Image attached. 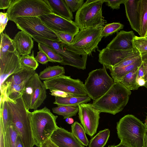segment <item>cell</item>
<instances>
[{"mask_svg":"<svg viewBox=\"0 0 147 147\" xmlns=\"http://www.w3.org/2000/svg\"><path fill=\"white\" fill-rule=\"evenodd\" d=\"M116 147H128L127 146H126L124 144H123L121 142H120V143L116 146Z\"/></svg>","mask_w":147,"mask_h":147,"instance_id":"db71d44e","label":"cell"},{"mask_svg":"<svg viewBox=\"0 0 147 147\" xmlns=\"http://www.w3.org/2000/svg\"><path fill=\"white\" fill-rule=\"evenodd\" d=\"M32 130L35 145L38 147L50 139L58 127L56 120L58 117L46 107L31 112Z\"/></svg>","mask_w":147,"mask_h":147,"instance_id":"277c9868","label":"cell"},{"mask_svg":"<svg viewBox=\"0 0 147 147\" xmlns=\"http://www.w3.org/2000/svg\"><path fill=\"white\" fill-rule=\"evenodd\" d=\"M0 55L7 52H14L16 50L13 39L5 33H2L0 34Z\"/></svg>","mask_w":147,"mask_h":147,"instance_id":"d6a6232c","label":"cell"},{"mask_svg":"<svg viewBox=\"0 0 147 147\" xmlns=\"http://www.w3.org/2000/svg\"><path fill=\"white\" fill-rule=\"evenodd\" d=\"M7 99L11 115V125L24 147H33L35 142L32 130L31 112L26 108L22 97L15 101Z\"/></svg>","mask_w":147,"mask_h":147,"instance_id":"6da1fadb","label":"cell"},{"mask_svg":"<svg viewBox=\"0 0 147 147\" xmlns=\"http://www.w3.org/2000/svg\"><path fill=\"white\" fill-rule=\"evenodd\" d=\"M0 124L2 125L5 134L7 128L11 124V115L7 98L1 94L0 102Z\"/></svg>","mask_w":147,"mask_h":147,"instance_id":"603a6c76","label":"cell"},{"mask_svg":"<svg viewBox=\"0 0 147 147\" xmlns=\"http://www.w3.org/2000/svg\"><path fill=\"white\" fill-rule=\"evenodd\" d=\"M110 135L108 129L100 131L90 140L88 147H104L107 143Z\"/></svg>","mask_w":147,"mask_h":147,"instance_id":"f546056e","label":"cell"},{"mask_svg":"<svg viewBox=\"0 0 147 147\" xmlns=\"http://www.w3.org/2000/svg\"><path fill=\"white\" fill-rule=\"evenodd\" d=\"M135 48L140 54L147 53V38L145 37L135 36L133 40Z\"/></svg>","mask_w":147,"mask_h":147,"instance_id":"74e56055","label":"cell"},{"mask_svg":"<svg viewBox=\"0 0 147 147\" xmlns=\"http://www.w3.org/2000/svg\"><path fill=\"white\" fill-rule=\"evenodd\" d=\"M105 0H87L76 12L75 22L80 30L104 26L107 23L102 14Z\"/></svg>","mask_w":147,"mask_h":147,"instance_id":"52a82bcc","label":"cell"},{"mask_svg":"<svg viewBox=\"0 0 147 147\" xmlns=\"http://www.w3.org/2000/svg\"><path fill=\"white\" fill-rule=\"evenodd\" d=\"M126 0H105L107 5L113 9H118L120 8L121 4H125Z\"/></svg>","mask_w":147,"mask_h":147,"instance_id":"b9f144b4","label":"cell"},{"mask_svg":"<svg viewBox=\"0 0 147 147\" xmlns=\"http://www.w3.org/2000/svg\"><path fill=\"white\" fill-rule=\"evenodd\" d=\"M13 22L18 28L32 36H37L60 41L55 32L48 27L39 17H21Z\"/></svg>","mask_w":147,"mask_h":147,"instance_id":"9c48e42d","label":"cell"},{"mask_svg":"<svg viewBox=\"0 0 147 147\" xmlns=\"http://www.w3.org/2000/svg\"><path fill=\"white\" fill-rule=\"evenodd\" d=\"M141 78H144V68L142 63L139 67L136 80Z\"/></svg>","mask_w":147,"mask_h":147,"instance_id":"c3c4849f","label":"cell"},{"mask_svg":"<svg viewBox=\"0 0 147 147\" xmlns=\"http://www.w3.org/2000/svg\"><path fill=\"white\" fill-rule=\"evenodd\" d=\"M16 147H24L20 137L18 136Z\"/></svg>","mask_w":147,"mask_h":147,"instance_id":"681fc988","label":"cell"},{"mask_svg":"<svg viewBox=\"0 0 147 147\" xmlns=\"http://www.w3.org/2000/svg\"><path fill=\"white\" fill-rule=\"evenodd\" d=\"M138 0H126L124 4L126 16L131 28L139 32V13L138 10Z\"/></svg>","mask_w":147,"mask_h":147,"instance_id":"ffe728a7","label":"cell"},{"mask_svg":"<svg viewBox=\"0 0 147 147\" xmlns=\"http://www.w3.org/2000/svg\"><path fill=\"white\" fill-rule=\"evenodd\" d=\"M131 94V91L121 83L115 82L105 94L93 101L92 104L100 113L115 115L123 110Z\"/></svg>","mask_w":147,"mask_h":147,"instance_id":"3957f363","label":"cell"},{"mask_svg":"<svg viewBox=\"0 0 147 147\" xmlns=\"http://www.w3.org/2000/svg\"><path fill=\"white\" fill-rule=\"evenodd\" d=\"M9 20L7 13L1 12L0 13V33H3Z\"/></svg>","mask_w":147,"mask_h":147,"instance_id":"7bdbcfd3","label":"cell"},{"mask_svg":"<svg viewBox=\"0 0 147 147\" xmlns=\"http://www.w3.org/2000/svg\"><path fill=\"white\" fill-rule=\"evenodd\" d=\"M135 35L133 31L121 30L108 44L106 47L115 50H128L134 49L133 40Z\"/></svg>","mask_w":147,"mask_h":147,"instance_id":"ac0fdd59","label":"cell"},{"mask_svg":"<svg viewBox=\"0 0 147 147\" xmlns=\"http://www.w3.org/2000/svg\"><path fill=\"white\" fill-rule=\"evenodd\" d=\"M13 0H0V9H8Z\"/></svg>","mask_w":147,"mask_h":147,"instance_id":"bcb514c9","label":"cell"},{"mask_svg":"<svg viewBox=\"0 0 147 147\" xmlns=\"http://www.w3.org/2000/svg\"><path fill=\"white\" fill-rule=\"evenodd\" d=\"M20 56L16 50L0 55V87L9 76L22 68L20 62Z\"/></svg>","mask_w":147,"mask_h":147,"instance_id":"5bb4252c","label":"cell"},{"mask_svg":"<svg viewBox=\"0 0 147 147\" xmlns=\"http://www.w3.org/2000/svg\"><path fill=\"white\" fill-rule=\"evenodd\" d=\"M124 25L119 22H113L106 24L102 29L101 35L102 37H107L117 32L124 27Z\"/></svg>","mask_w":147,"mask_h":147,"instance_id":"8d00e7d4","label":"cell"},{"mask_svg":"<svg viewBox=\"0 0 147 147\" xmlns=\"http://www.w3.org/2000/svg\"><path fill=\"white\" fill-rule=\"evenodd\" d=\"M117 133L121 142L128 147H144L146 125L132 115H125L117 122Z\"/></svg>","mask_w":147,"mask_h":147,"instance_id":"7a4b0ae2","label":"cell"},{"mask_svg":"<svg viewBox=\"0 0 147 147\" xmlns=\"http://www.w3.org/2000/svg\"><path fill=\"white\" fill-rule=\"evenodd\" d=\"M104 26L80 30L74 36L72 43L64 44L67 50L80 55H92L98 48V45L103 37L101 35Z\"/></svg>","mask_w":147,"mask_h":147,"instance_id":"5b68a950","label":"cell"},{"mask_svg":"<svg viewBox=\"0 0 147 147\" xmlns=\"http://www.w3.org/2000/svg\"><path fill=\"white\" fill-rule=\"evenodd\" d=\"M54 13L67 19H73L72 12L66 4L65 0H47Z\"/></svg>","mask_w":147,"mask_h":147,"instance_id":"cb8c5ba5","label":"cell"},{"mask_svg":"<svg viewBox=\"0 0 147 147\" xmlns=\"http://www.w3.org/2000/svg\"><path fill=\"white\" fill-rule=\"evenodd\" d=\"M46 88L36 72L28 80L22 97L27 108L37 110L47 98Z\"/></svg>","mask_w":147,"mask_h":147,"instance_id":"30bf717a","label":"cell"},{"mask_svg":"<svg viewBox=\"0 0 147 147\" xmlns=\"http://www.w3.org/2000/svg\"><path fill=\"white\" fill-rule=\"evenodd\" d=\"M50 92H51V96H54L55 97H59L64 98L72 96H79L77 95L69 94L59 90H50Z\"/></svg>","mask_w":147,"mask_h":147,"instance_id":"ee69618b","label":"cell"},{"mask_svg":"<svg viewBox=\"0 0 147 147\" xmlns=\"http://www.w3.org/2000/svg\"><path fill=\"white\" fill-rule=\"evenodd\" d=\"M65 119L66 121L69 124H72L74 122V119L71 117L67 118Z\"/></svg>","mask_w":147,"mask_h":147,"instance_id":"f5cc1de1","label":"cell"},{"mask_svg":"<svg viewBox=\"0 0 147 147\" xmlns=\"http://www.w3.org/2000/svg\"><path fill=\"white\" fill-rule=\"evenodd\" d=\"M106 68L93 70L88 74L84 86L88 96L93 101L100 98L105 94L115 82L108 74Z\"/></svg>","mask_w":147,"mask_h":147,"instance_id":"ba28073f","label":"cell"},{"mask_svg":"<svg viewBox=\"0 0 147 147\" xmlns=\"http://www.w3.org/2000/svg\"><path fill=\"white\" fill-rule=\"evenodd\" d=\"M146 37V38H147V36H146V37Z\"/></svg>","mask_w":147,"mask_h":147,"instance_id":"680465c9","label":"cell"},{"mask_svg":"<svg viewBox=\"0 0 147 147\" xmlns=\"http://www.w3.org/2000/svg\"><path fill=\"white\" fill-rule=\"evenodd\" d=\"M55 51L63 59L61 64L70 65L79 69H86L87 55H80L69 50L65 47L64 44L58 46Z\"/></svg>","mask_w":147,"mask_h":147,"instance_id":"2e32d148","label":"cell"},{"mask_svg":"<svg viewBox=\"0 0 147 147\" xmlns=\"http://www.w3.org/2000/svg\"><path fill=\"white\" fill-rule=\"evenodd\" d=\"M38 147H58L53 143L50 139L42 144Z\"/></svg>","mask_w":147,"mask_h":147,"instance_id":"7dc6e473","label":"cell"},{"mask_svg":"<svg viewBox=\"0 0 147 147\" xmlns=\"http://www.w3.org/2000/svg\"><path fill=\"white\" fill-rule=\"evenodd\" d=\"M142 63L144 68V78L147 82V53L140 54Z\"/></svg>","mask_w":147,"mask_h":147,"instance_id":"f6af8a7d","label":"cell"},{"mask_svg":"<svg viewBox=\"0 0 147 147\" xmlns=\"http://www.w3.org/2000/svg\"><path fill=\"white\" fill-rule=\"evenodd\" d=\"M139 13V32L140 36H147V0H138Z\"/></svg>","mask_w":147,"mask_h":147,"instance_id":"d4e9b609","label":"cell"},{"mask_svg":"<svg viewBox=\"0 0 147 147\" xmlns=\"http://www.w3.org/2000/svg\"><path fill=\"white\" fill-rule=\"evenodd\" d=\"M65 1L72 12L78 11L84 3V0H65Z\"/></svg>","mask_w":147,"mask_h":147,"instance_id":"ab89813d","label":"cell"},{"mask_svg":"<svg viewBox=\"0 0 147 147\" xmlns=\"http://www.w3.org/2000/svg\"><path fill=\"white\" fill-rule=\"evenodd\" d=\"M137 82L140 86H144L146 83L144 78L139 79L137 80Z\"/></svg>","mask_w":147,"mask_h":147,"instance_id":"f907efd6","label":"cell"},{"mask_svg":"<svg viewBox=\"0 0 147 147\" xmlns=\"http://www.w3.org/2000/svg\"><path fill=\"white\" fill-rule=\"evenodd\" d=\"M61 42L67 45L71 44L75 35L65 32H55Z\"/></svg>","mask_w":147,"mask_h":147,"instance_id":"f35d334b","label":"cell"},{"mask_svg":"<svg viewBox=\"0 0 147 147\" xmlns=\"http://www.w3.org/2000/svg\"><path fill=\"white\" fill-rule=\"evenodd\" d=\"M108 147H116V146L115 145H111L109 146Z\"/></svg>","mask_w":147,"mask_h":147,"instance_id":"11a10c76","label":"cell"},{"mask_svg":"<svg viewBox=\"0 0 147 147\" xmlns=\"http://www.w3.org/2000/svg\"><path fill=\"white\" fill-rule=\"evenodd\" d=\"M50 139L58 147H84L71 132L58 127Z\"/></svg>","mask_w":147,"mask_h":147,"instance_id":"e0dca14e","label":"cell"},{"mask_svg":"<svg viewBox=\"0 0 147 147\" xmlns=\"http://www.w3.org/2000/svg\"><path fill=\"white\" fill-rule=\"evenodd\" d=\"M134 49L128 50H115L106 47L100 50L97 49L99 52L98 61L103 66L109 69L122 61L133 51Z\"/></svg>","mask_w":147,"mask_h":147,"instance_id":"9a60e30c","label":"cell"},{"mask_svg":"<svg viewBox=\"0 0 147 147\" xmlns=\"http://www.w3.org/2000/svg\"><path fill=\"white\" fill-rule=\"evenodd\" d=\"M35 70L31 68L22 67L20 70L9 76L5 80L1 88L5 85L11 83L20 84L28 81L35 74Z\"/></svg>","mask_w":147,"mask_h":147,"instance_id":"7402d4cb","label":"cell"},{"mask_svg":"<svg viewBox=\"0 0 147 147\" xmlns=\"http://www.w3.org/2000/svg\"><path fill=\"white\" fill-rule=\"evenodd\" d=\"M38 49L44 52L52 62H57L61 64L63 63V58L51 48L41 43H38Z\"/></svg>","mask_w":147,"mask_h":147,"instance_id":"e575fe53","label":"cell"},{"mask_svg":"<svg viewBox=\"0 0 147 147\" xmlns=\"http://www.w3.org/2000/svg\"><path fill=\"white\" fill-rule=\"evenodd\" d=\"M65 73L64 68L58 65L49 66L41 71L38 75L40 80L44 81L49 80L59 76Z\"/></svg>","mask_w":147,"mask_h":147,"instance_id":"83f0119b","label":"cell"},{"mask_svg":"<svg viewBox=\"0 0 147 147\" xmlns=\"http://www.w3.org/2000/svg\"><path fill=\"white\" fill-rule=\"evenodd\" d=\"M144 86L147 88V82H146Z\"/></svg>","mask_w":147,"mask_h":147,"instance_id":"9f6ffc18","label":"cell"},{"mask_svg":"<svg viewBox=\"0 0 147 147\" xmlns=\"http://www.w3.org/2000/svg\"><path fill=\"white\" fill-rule=\"evenodd\" d=\"M78 107L81 123L86 133L92 136L96 132L100 113L94 107L92 104L82 103Z\"/></svg>","mask_w":147,"mask_h":147,"instance_id":"7c38bea8","label":"cell"},{"mask_svg":"<svg viewBox=\"0 0 147 147\" xmlns=\"http://www.w3.org/2000/svg\"><path fill=\"white\" fill-rule=\"evenodd\" d=\"M53 112L58 115H62L64 119L76 116L79 111L78 106L67 105H58L52 108Z\"/></svg>","mask_w":147,"mask_h":147,"instance_id":"4dcf8cb0","label":"cell"},{"mask_svg":"<svg viewBox=\"0 0 147 147\" xmlns=\"http://www.w3.org/2000/svg\"><path fill=\"white\" fill-rule=\"evenodd\" d=\"M6 13L11 21L21 17H39L54 13L47 0H13Z\"/></svg>","mask_w":147,"mask_h":147,"instance_id":"8992f818","label":"cell"},{"mask_svg":"<svg viewBox=\"0 0 147 147\" xmlns=\"http://www.w3.org/2000/svg\"><path fill=\"white\" fill-rule=\"evenodd\" d=\"M142 63L141 58L137 61L129 65L120 67H111L109 69L111 72V75L115 82H119L124 76L135 68L140 67Z\"/></svg>","mask_w":147,"mask_h":147,"instance_id":"484cf974","label":"cell"},{"mask_svg":"<svg viewBox=\"0 0 147 147\" xmlns=\"http://www.w3.org/2000/svg\"><path fill=\"white\" fill-rule=\"evenodd\" d=\"M144 146L147 147V129L146 130L144 138Z\"/></svg>","mask_w":147,"mask_h":147,"instance_id":"816d5d0a","label":"cell"},{"mask_svg":"<svg viewBox=\"0 0 147 147\" xmlns=\"http://www.w3.org/2000/svg\"><path fill=\"white\" fill-rule=\"evenodd\" d=\"M20 62L22 67L31 68L35 70L38 66V62L34 57L33 51L31 55H28L20 56Z\"/></svg>","mask_w":147,"mask_h":147,"instance_id":"d590c367","label":"cell"},{"mask_svg":"<svg viewBox=\"0 0 147 147\" xmlns=\"http://www.w3.org/2000/svg\"><path fill=\"white\" fill-rule=\"evenodd\" d=\"M28 81L20 84L11 83L6 84L0 89L1 94L4 95L9 100L15 101L22 97Z\"/></svg>","mask_w":147,"mask_h":147,"instance_id":"44dd1931","label":"cell"},{"mask_svg":"<svg viewBox=\"0 0 147 147\" xmlns=\"http://www.w3.org/2000/svg\"><path fill=\"white\" fill-rule=\"evenodd\" d=\"M147 127V116L146 117V124H145Z\"/></svg>","mask_w":147,"mask_h":147,"instance_id":"6f0895ef","label":"cell"},{"mask_svg":"<svg viewBox=\"0 0 147 147\" xmlns=\"http://www.w3.org/2000/svg\"><path fill=\"white\" fill-rule=\"evenodd\" d=\"M71 133L84 146H87L89 142L82 126L76 121L71 125Z\"/></svg>","mask_w":147,"mask_h":147,"instance_id":"1f68e13d","label":"cell"},{"mask_svg":"<svg viewBox=\"0 0 147 147\" xmlns=\"http://www.w3.org/2000/svg\"><path fill=\"white\" fill-rule=\"evenodd\" d=\"M43 23L54 32L67 33L75 36L80 29L75 22L51 13L39 17Z\"/></svg>","mask_w":147,"mask_h":147,"instance_id":"4fadbf2b","label":"cell"},{"mask_svg":"<svg viewBox=\"0 0 147 147\" xmlns=\"http://www.w3.org/2000/svg\"><path fill=\"white\" fill-rule=\"evenodd\" d=\"M139 67L127 74L119 82L130 90H136L140 87L136 80Z\"/></svg>","mask_w":147,"mask_h":147,"instance_id":"f1b7e54d","label":"cell"},{"mask_svg":"<svg viewBox=\"0 0 147 147\" xmlns=\"http://www.w3.org/2000/svg\"><path fill=\"white\" fill-rule=\"evenodd\" d=\"M32 36L21 30L15 35L13 40L16 51L20 56L29 55L33 47Z\"/></svg>","mask_w":147,"mask_h":147,"instance_id":"d6986e66","label":"cell"},{"mask_svg":"<svg viewBox=\"0 0 147 147\" xmlns=\"http://www.w3.org/2000/svg\"><path fill=\"white\" fill-rule=\"evenodd\" d=\"M19 134L11 124L4 135V147H16Z\"/></svg>","mask_w":147,"mask_h":147,"instance_id":"836d02e7","label":"cell"},{"mask_svg":"<svg viewBox=\"0 0 147 147\" xmlns=\"http://www.w3.org/2000/svg\"><path fill=\"white\" fill-rule=\"evenodd\" d=\"M47 89L59 90L79 96L87 95L83 82L80 79H74L70 76L62 75L53 79L44 81Z\"/></svg>","mask_w":147,"mask_h":147,"instance_id":"8fae6325","label":"cell"},{"mask_svg":"<svg viewBox=\"0 0 147 147\" xmlns=\"http://www.w3.org/2000/svg\"><path fill=\"white\" fill-rule=\"evenodd\" d=\"M53 104L58 105L78 106L82 103H87L91 100L88 95L82 96H72L67 97H55Z\"/></svg>","mask_w":147,"mask_h":147,"instance_id":"4316f807","label":"cell"},{"mask_svg":"<svg viewBox=\"0 0 147 147\" xmlns=\"http://www.w3.org/2000/svg\"><path fill=\"white\" fill-rule=\"evenodd\" d=\"M36 60L41 64H45L48 62H52V61L47 55L42 51L39 50L37 52V56L35 57Z\"/></svg>","mask_w":147,"mask_h":147,"instance_id":"60d3db41","label":"cell"}]
</instances>
